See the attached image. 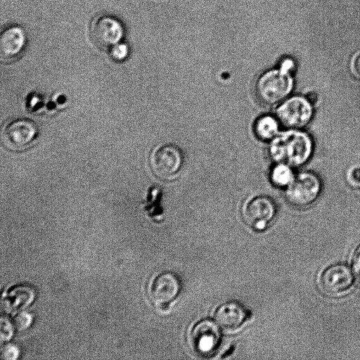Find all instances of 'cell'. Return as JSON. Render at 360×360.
<instances>
[{
  "label": "cell",
  "mask_w": 360,
  "mask_h": 360,
  "mask_svg": "<svg viewBox=\"0 0 360 360\" xmlns=\"http://www.w3.org/2000/svg\"><path fill=\"white\" fill-rule=\"evenodd\" d=\"M269 142V154L271 159L275 163H284L290 167L304 165L313 150L311 139L299 129L280 131Z\"/></svg>",
  "instance_id": "cell-1"
},
{
  "label": "cell",
  "mask_w": 360,
  "mask_h": 360,
  "mask_svg": "<svg viewBox=\"0 0 360 360\" xmlns=\"http://www.w3.org/2000/svg\"><path fill=\"white\" fill-rule=\"evenodd\" d=\"M294 86L291 72L282 68L263 72L255 83L259 99L267 105L279 104L288 97Z\"/></svg>",
  "instance_id": "cell-2"
},
{
  "label": "cell",
  "mask_w": 360,
  "mask_h": 360,
  "mask_svg": "<svg viewBox=\"0 0 360 360\" xmlns=\"http://www.w3.org/2000/svg\"><path fill=\"white\" fill-rule=\"evenodd\" d=\"M183 164L184 155L181 150L171 143L157 146L150 156L151 170L162 180L173 179L180 172Z\"/></svg>",
  "instance_id": "cell-3"
},
{
  "label": "cell",
  "mask_w": 360,
  "mask_h": 360,
  "mask_svg": "<svg viewBox=\"0 0 360 360\" xmlns=\"http://www.w3.org/2000/svg\"><path fill=\"white\" fill-rule=\"evenodd\" d=\"M313 115L312 103L304 96H292L281 102L276 116L279 122L288 129H300L306 126Z\"/></svg>",
  "instance_id": "cell-4"
},
{
  "label": "cell",
  "mask_w": 360,
  "mask_h": 360,
  "mask_svg": "<svg viewBox=\"0 0 360 360\" xmlns=\"http://www.w3.org/2000/svg\"><path fill=\"white\" fill-rule=\"evenodd\" d=\"M321 188L320 179L314 173L302 172L295 175L292 181L285 188V195L292 205L305 207L316 200Z\"/></svg>",
  "instance_id": "cell-5"
},
{
  "label": "cell",
  "mask_w": 360,
  "mask_h": 360,
  "mask_svg": "<svg viewBox=\"0 0 360 360\" xmlns=\"http://www.w3.org/2000/svg\"><path fill=\"white\" fill-rule=\"evenodd\" d=\"M276 213L274 201L269 196L259 195L247 199L242 207L245 222L255 231L266 229Z\"/></svg>",
  "instance_id": "cell-6"
},
{
  "label": "cell",
  "mask_w": 360,
  "mask_h": 360,
  "mask_svg": "<svg viewBox=\"0 0 360 360\" xmlns=\"http://www.w3.org/2000/svg\"><path fill=\"white\" fill-rule=\"evenodd\" d=\"M38 134L36 123L27 118L10 121L1 132L3 144L9 150H21L29 146Z\"/></svg>",
  "instance_id": "cell-7"
},
{
  "label": "cell",
  "mask_w": 360,
  "mask_h": 360,
  "mask_svg": "<svg viewBox=\"0 0 360 360\" xmlns=\"http://www.w3.org/2000/svg\"><path fill=\"white\" fill-rule=\"evenodd\" d=\"M220 332V327L215 321L203 319L198 321L190 335L192 349L200 355L212 354L219 346Z\"/></svg>",
  "instance_id": "cell-8"
},
{
  "label": "cell",
  "mask_w": 360,
  "mask_h": 360,
  "mask_svg": "<svg viewBox=\"0 0 360 360\" xmlns=\"http://www.w3.org/2000/svg\"><path fill=\"white\" fill-rule=\"evenodd\" d=\"M122 24L116 18L106 15L94 19L90 34L94 44L103 49H111L118 44L123 36Z\"/></svg>",
  "instance_id": "cell-9"
},
{
  "label": "cell",
  "mask_w": 360,
  "mask_h": 360,
  "mask_svg": "<svg viewBox=\"0 0 360 360\" xmlns=\"http://www.w3.org/2000/svg\"><path fill=\"white\" fill-rule=\"evenodd\" d=\"M181 287L179 278L174 273L162 272L151 283L150 299L157 307L164 309L178 297Z\"/></svg>",
  "instance_id": "cell-10"
},
{
  "label": "cell",
  "mask_w": 360,
  "mask_h": 360,
  "mask_svg": "<svg viewBox=\"0 0 360 360\" xmlns=\"http://www.w3.org/2000/svg\"><path fill=\"white\" fill-rule=\"evenodd\" d=\"M350 269L343 264H336L326 269L321 277L322 290L329 295H336L346 291L353 283Z\"/></svg>",
  "instance_id": "cell-11"
},
{
  "label": "cell",
  "mask_w": 360,
  "mask_h": 360,
  "mask_svg": "<svg viewBox=\"0 0 360 360\" xmlns=\"http://www.w3.org/2000/svg\"><path fill=\"white\" fill-rule=\"evenodd\" d=\"M248 318L246 309L240 303L230 301L221 304L214 312V321L220 328L235 330Z\"/></svg>",
  "instance_id": "cell-12"
},
{
  "label": "cell",
  "mask_w": 360,
  "mask_h": 360,
  "mask_svg": "<svg viewBox=\"0 0 360 360\" xmlns=\"http://www.w3.org/2000/svg\"><path fill=\"white\" fill-rule=\"evenodd\" d=\"M26 41L24 30L19 26H11L0 36V56L3 60L16 58L22 51Z\"/></svg>",
  "instance_id": "cell-13"
},
{
  "label": "cell",
  "mask_w": 360,
  "mask_h": 360,
  "mask_svg": "<svg viewBox=\"0 0 360 360\" xmlns=\"http://www.w3.org/2000/svg\"><path fill=\"white\" fill-rule=\"evenodd\" d=\"M279 125L276 115H264L255 120L253 129L259 140L271 141L280 132Z\"/></svg>",
  "instance_id": "cell-14"
},
{
  "label": "cell",
  "mask_w": 360,
  "mask_h": 360,
  "mask_svg": "<svg viewBox=\"0 0 360 360\" xmlns=\"http://www.w3.org/2000/svg\"><path fill=\"white\" fill-rule=\"evenodd\" d=\"M292 167L284 163H275L270 172V181L277 187L286 188L292 181Z\"/></svg>",
  "instance_id": "cell-15"
},
{
  "label": "cell",
  "mask_w": 360,
  "mask_h": 360,
  "mask_svg": "<svg viewBox=\"0 0 360 360\" xmlns=\"http://www.w3.org/2000/svg\"><path fill=\"white\" fill-rule=\"evenodd\" d=\"M129 53V49L124 44H117L110 49L111 57L117 61L124 60Z\"/></svg>",
  "instance_id": "cell-16"
},
{
  "label": "cell",
  "mask_w": 360,
  "mask_h": 360,
  "mask_svg": "<svg viewBox=\"0 0 360 360\" xmlns=\"http://www.w3.org/2000/svg\"><path fill=\"white\" fill-rule=\"evenodd\" d=\"M32 322L30 314L27 312H21L14 318V325L18 330H23L27 328Z\"/></svg>",
  "instance_id": "cell-17"
},
{
  "label": "cell",
  "mask_w": 360,
  "mask_h": 360,
  "mask_svg": "<svg viewBox=\"0 0 360 360\" xmlns=\"http://www.w3.org/2000/svg\"><path fill=\"white\" fill-rule=\"evenodd\" d=\"M2 357L6 359H15L18 357V348L13 345H5L1 350Z\"/></svg>",
  "instance_id": "cell-18"
},
{
  "label": "cell",
  "mask_w": 360,
  "mask_h": 360,
  "mask_svg": "<svg viewBox=\"0 0 360 360\" xmlns=\"http://www.w3.org/2000/svg\"><path fill=\"white\" fill-rule=\"evenodd\" d=\"M352 266L355 276L360 281V245L353 255Z\"/></svg>",
  "instance_id": "cell-19"
},
{
  "label": "cell",
  "mask_w": 360,
  "mask_h": 360,
  "mask_svg": "<svg viewBox=\"0 0 360 360\" xmlns=\"http://www.w3.org/2000/svg\"><path fill=\"white\" fill-rule=\"evenodd\" d=\"M13 333V327L7 319L1 318V339L6 340L10 338Z\"/></svg>",
  "instance_id": "cell-20"
},
{
  "label": "cell",
  "mask_w": 360,
  "mask_h": 360,
  "mask_svg": "<svg viewBox=\"0 0 360 360\" xmlns=\"http://www.w3.org/2000/svg\"><path fill=\"white\" fill-rule=\"evenodd\" d=\"M347 179L352 185H360V167H354L351 168L347 174Z\"/></svg>",
  "instance_id": "cell-21"
},
{
  "label": "cell",
  "mask_w": 360,
  "mask_h": 360,
  "mask_svg": "<svg viewBox=\"0 0 360 360\" xmlns=\"http://www.w3.org/2000/svg\"><path fill=\"white\" fill-rule=\"evenodd\" d=\"M351 70L354 76L360 79V53L354 57L351 64Z\"/></svg>",
  "instance_id": "cell-22"
}]
</instances>
